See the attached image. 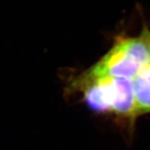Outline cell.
Wrapping results in <instances>:
<instances>
[{
  "instance_id": "6da1fadb",
  "label": "cell",
  "mask_w": 150,
  "mask_h": 150,
  "mask_svg": "<svg viewBox=\"0 0 150 150\" xmlns=\"http://www.w3.org/2000/svg\"><path fill=\"white\" fill-rule=\"evenodd\" d=\"M80 85H83L85 101L91 110L129 118L137 117L132 80L85 73Z\"/></svg>"
},
{
  "instance_id": "7a4b0ae2",
  "label": "cell",
  "mask_w": 150,
  "mask_h": 150,
  "mask_svg": "<svg viewBox=\"0 0 150 150\" xmlns=\"http://www.w3.org/2000/svg\"><path fill=\"white\" fill-rule=\"evenodd\" d=\"M148 28L139 37L122 38L87 73L93 76H108L132 80L150 63Z\"/></svg>"
},
{
  "instance_id": "3957f363",
  "label": "cell",
  "mask_w": 150,
  "mask_h": 150,
  "mask_svg": "<svg viewBox=\"0 0 150 150\" xmlns=\"http://www.w3.org/2000/svg\"><path fill=\"white\" fill-rule=\"evenodd\" d=\"M136 116L150 112V63L132 79Z\"/></svg>"
},
{
  "instance_id": "277c9868",
  "label": "cell",
  "mask_w": 150,
  "mask_h": 150,
  "mask_svg": "<svg viewBox=\"0 0 150 150\" xmlns=\"http://www.w3.org/2000/svg\"><path fill=\"white\" fill-rule=\"evenodd\" d=\"M148 39H149V51H150V30H148Z\"/></svg>"
}]
</instances>
